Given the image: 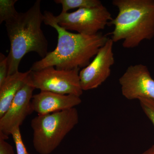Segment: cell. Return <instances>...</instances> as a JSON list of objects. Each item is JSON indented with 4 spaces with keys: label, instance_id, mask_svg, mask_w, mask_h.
Listing matches in <instances>:
<instances>
[{
    "label": "cell",
    "instance_id": "6da1fadb",
    "mask_svg": "<svg viewBox=\"0 0 154 154\" xmlns=\"http://www.w3.org/2000/svg\"><path fill=\"white\" fill-rule=\"evenodd\" d=\"M54 16L45 11L44 23L57 31V45L45 57L33 63L30 69L36 71L55 66L58 69L71 70L88 66L109 38L100 33L91 36L71 33L58 25Z\"/></svg>",
    "mask_w": 154,
    "mask_h": 154
},
{
    "label": "cell",
    "instance_id": "7a4b0ae2",
    "mask_svg": "<svg viewBox=\"0 0 154 154\" xmlns=\"http://www.w3.org/2000/svg\"><path fill=\"white\" fill-rule=\"evenodd\" d=\"M41 1L37 0L28 11L19 13L5 22L11 43L8 56V75L19 72L22 58L30 52H36L43 58L48 53V42L41 29L44 22Z\"/></svg>",
    "mask_w": 154,
    "mask_h": 154
},
{
    "label": "cell",
    "instance_id": "3957f363",
    "mask_svg": "<svg viewBox=\"0 0 154 154\" xmlns=\"http://www.w3.org/2000/svg\"><path fill=\"white\" fill-rule=\"evenodd\" d=\"M116 17L109 23L114 26L110 33L114 42L122 40L125 48L137 47L144 40L154 37V0H113Z\"/></svg>",
    "mask_w": 154,
    "mask_h": 154
},
{
    "label": "cell",
    "instance_id": "277c9868",
    "mask_svg": "<svg viewBox=\"0 0 154 154\" xmlns=\"http://www.w3.org/2000/svg\"><path fill=\"white\" fill-rule=\"evenodd\" d=\"M79 121L75 107L34 117L31 127L35 151L39 154H51Z\"/></svg>",
    "mask_w": 154,
    "mask_h": 154
},
{
    "label": "cell",
    "instance_id": "5b68a950",
    "mask_svg": "<svg viewBox=\"0 0 154 154\" xmlns=\"http://www.w3.org/2000/svg\"><path fill=\"white\" fill-rule=\"evenodd\" d=\"M80 69H58L54 66L36 71L30 69L28 79L31 85L40 91L80 97L83 91L80 83Z\"/></svg>",
    "mask_w": 154,
    "mask_h": 154
},
{
    "label": "cell",
    "instance_id": "8992f818",
    "mask_svg": "<svg viewBox=\"0 0 154 154\" xmlns=\"http://www.w3.org/2000/svg\"><path fill=\"white\" fill-rule=\"evenodd\" d=\"M111 14L103 5L78 9L72 13H61L54 16L58 25L67 30L75 31L84 35H96L104 30L113 19Z\"/></svg>",
    "mask_w": 154,
    "mask_h": 154
},
{
    "label": "cell",
    "instance_id": "52a82bcc",
    "mask_svg": "<svg viewBox=\"0 0 154 154\" xmlns=\"http://www.w3.org/2000/svg\"><path fill=\"white\" fill-rule=\"evenodd\" d=\"M28 78L7 112L0 118V138L5 140L14 129L20 128L28 115L34 112L31 100L35 88L30 85Z\"/></svg>",
    "mask_w": 154,
    "mask_h": 154
},
{
    "label": "cell",
    "instance_id": "ba28073f",
    "mask_svg": "<svg viewBox=\"0 0 154 154\" xmlns=\"http://www.w3.org/2000/svg\"><path fill=\"white\" fill-rule=\"evenodd\" d=\"M113 43L111 38H108L92 61L80 71V83L83 91L98 88L110 76L111 66L115 62Z\"/></svg>",
    "mask_w": 154,
    "mask_h": 154
},
{
    "label": "cell",
    "instance_id": "9c48e42d",
    "mask_svg": "<svg viewBox=\"0 0 154 154\" xmlns=\"http://www.w3.org/2000/svg\"><path fill=\"white\" fill-rule=\"evenodd\" d=\"M122 94L128 100L154 99V80L146 66L131 65L119 80Z\"/></svg>",
    "mask_w": 154,
    "mask_h": 154
},
{
    "label": "cell",
    "instance_id": "30bf717a",
    "mask_svg": "<svg viewBox=\"0 0 154 154\" xmlns=\"http://www.w3.org/2000/svg\"><path fill=\"white\" fill-rule=\"evenodd\" d=\"M82 102L80 97L75 95L40 91L33 95L31 105L34 112L42 115L74 108Z\"/></svg>",
    "mask_w": 154,
    "mask_h": 154
},
{
    "label": "cell",
    "instance_id": "8fae6325",
    "mask_svg": "<svg viewBox=\"0 0 154 154\" xmlns=\"http://www.w3.org/2000/svg\"><path fill=\"white\" fill-rule=\"evenodd\" d=\"M30 72L29 70L25 72L19 71L9 75L0 86V118L8 109L16 94L25 84Z\"/></svg>",
    "mask_w": 154,
    "mask_h": 154
},
{
    "label": "cell",
    "instance_id": "7c38bea8",
    "mask_svg": "<svg viewBox=\"0 0 154 154\" xmlns=\"http://www.w3.org/2000/svg\"><path fill=\"white\" fill-rule=\"evenodd\" d=\"M54 2L62 5V13H67L72 9L94 8L102 5L99 0H55Z\"/></svg>",
    "mask_w": 154,
    "mask_h": 154
},
{
    "label": "cell",
    "instance_id": "4fadbf2b",
    "mask_svg": "<svg viewBox=\"0 0 154 154\" xmlns=\"http://www.w3.org/2000/svg\"><path fill=\"white\" fill-rule=\"evenodd\" d=\"M17 0H0V24L16 16L18 12L14 5Z\"/></svg>",
    "mask_w": 154,
    "mask_h": 154
},
{
    "label": "cell",
    "instance_id": "5bb4252c",
    "mask_svg": "<svg viewBox=\"0 0 154 154\" xmlns=\"http://www.w3.org/2000/svg\"><path fill=\"white\" fill-rule=\"evenodd\" d=\"M138 100L144 113L154 126V99L141 98Z\"/></svg>",
    "mask_w": 154,
    "mask_h": 154
},
{
    "label": "cell",
    "instance_id": "9a60e30c",
    "mask_svg": "<svg viewBox=\"0 0 154 154\" xmlns=\"http://www.w3.org/2000/svg\"><path fill=\"white\" fill-rule=\"evenodd\" d=\"M11 135L16 146L17 154H31L28 152L22 140L20 128L14 129Z\"/></svg>",
    "mask_w": 154,
    "mask_h": 154
},
{
    "label": "cell",
    "instance_id": "2e32d148",
    "mask_svg": "<svg viewBox=\"0 0 154 154\" xmlns=\"http://www.w3.org/2000/svg\"><path fill=\"white\" fill-rule=\"evenodd\" d=\"M8 73V57L0 54V86L7 79Z\"/></svg>",
    "mask_w": 154,
    "mask_h": 154
},
{
    "label": "cell",
    "instance_id": "e0dca14e",
    "mask_svg": "<svg viewBox=\"0 0 154 154\" xmlns=\"http://www.w3.org/2000/svg\"><path fill=\"white\" fill-rule=\"evenodd\" d=\"M0 154H15L13 147L2 138H0Z\"/></svg>",
    "mask_w": 154,
    "mask_h": 154
},
{
    "label": "cell",
    "instance_id": "ac0fdd59",
    "mask_svg": "<svg viewBox=\"0 0 154 154\" xmlns=\"http://www.w3.org/2000/svg\"><path fill=\"white\" fill-rule=\"evenodd\" d=\"M142 154H154V145H152L148 149L146 150Z\"/></svg>",
    "mask_w": 154,
    "mask_h": 154
}]
</instances>
